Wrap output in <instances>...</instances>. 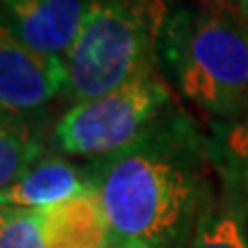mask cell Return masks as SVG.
<instances>
[{
    "instance_id": "cell-1",
    "label": "cell",
    "mask_w": 248,
    "mask_h": 248,
    "mask_svg": "<svg viewBox=\"0 0 248 248\" xmlns=\"http://www.w3.org/2000/svg\"><path fill=\"white\" fill-rule=\"evenodd\" d=\"M97 184L114 236L151 248H182L203 199L195 161L157 130L110 155Z\"/></svg>"
},
{
    "instance_id": "cell-2",
    "label": "cell",
    "mask_w": 248,
    "mask_h": 248,
    "mask_svg": "<svg viewBox=\"0 0 248 248\" xmlns=\"http://www.w3.org/2000/svg\"><path fill=\"white\" fill-rule=\"evenodd\" d=\"M166 25V0H87L81 31L64 58V93L79 104L153 77Z\"/></svg>"
},
{
    "instance_id": "cell-3",
    "label": "cell",
    "mask_w": 248,
    "mask_h": 248,
    "mask_svg": "<svg viewBox=\"0 0 248 248\" xmlns=\"http://www.w3.org/2000/svg\"><path fill=\"white\" fill-rule=\"evenodd\" d=\"M223 11L182 17L168 27V44L184 95L230 118L248 112V23Z\"/></svg>"
},
{
    "instance_id": "cell-4",
    "label": "cell",
    "mask_w": 248,
    "mask_h": 248,
    "mask_svg": "<svg viewBox=\"0 0 248 248\" xmlns=\"http://www.w3.org/2000/svg\"><path fill=\"white\" fill-rule=\"evenodd\" d=\"M170 106V91L157 77H147L106 95L75 104L54 128V141L66 155H114L149 137Z\"/></svg>"
},
{
    "instance_id": "cell-5",
    "label": "cell",
    "mask_w": 248,
    "mask_h": 248,
    "mask_svg": "<svg viewBox=\"0 0 248 248\" xmlns=\"http://www.w3.org/2000/svg\"><path fill=\"white\" fill-rule=\"evenodd\" d=\"M68 71L62 58L27 48L0 29V108L2 116H17L42 108L66 91Z\"/></svg>"
},
{
    "instance_id": "cell-6",
    "label": "cell",
    "mask_w": 248,
    "mask_h": 248,
    "mask_svg": "<svg viewBox=\"0 0 248 248\" xmlns=\"http://www.w3.org/2000/svg\"><path fill=\"white\" fill-rule=\"evenodd\" d=\"M87 0H2V29L27 48L66 58L85 19Z\"/></svg>"
},
{
    "instance_id": "cell-7",
    "label": "cell",
    "mask_w": 248,
    "mask_h": 248,
    "mask_svg": "<svg viewBox=\"0 0 248 248\" xmlns=\"http://www.w3.org/2000/svg\"><path fill=\"white\" fill-rule=\"evenodd\" d=\"M48 248H108L116 240L99 188L42 209Z\"/></svg>"
},
{
    "instance_id": "cell-8",
    "label": "cell",
    "mask_w": 248,
    "mask_h": 248,
    "mask_svg": "<svg viewBox=\"0 0 248 248\" xmlns=\"http://www.w3.org/2000/svg\"><path fill=\"white\" fill-rule=\"evenodd\" d=\"M97 176L77 168L60 157H48L35 164L19 182L2 190V207L46 209L85 192L97 190Z\"/></svg>"
},
{
    "instance_id": "cell-9",
    "label": "cell",
    "mask_w": 248,
    "mask_h": 248,
    "mask_svg": "<svg viewBox=\"0 0 248 248\" xmlns=\"http://www.w3.org/2000/svg\"><path fill=\"white\" fill-rule=\"evenodd\" d=\"M44 145L15 116H2L0 128V190L19 182L42 161Z\"/></svg>"
},
{
    "instance_id": "cell-10",
    "label": "cell",
    "mask_w": 248,
    "mask_h": 248,
    "mask_svg": "<svg viewBox=\"0 0 248 248\" xmlns=\"http://www.w3.org/2000/svg\"><path fill=\"white\" fill-rule=\"evenodd\" d=\"M190 248H248L240 215L228 209H203L195 221Z\"/></svg>"
},
{
    "instance_id": "cell-11",
    "label": "cell",
    "mask_w": 248,
    "mask_h": 248,
    "mask_svg": "<svg viewBox=\"0 0 248 248\" xmlns=\"http://www.w3.org/2000/svg\"><path fill=\"white\" fill-rule=\"evenodd\" d=\"M0 248H48L44 236L42 209L2 207Z\"/></svg>"
},
{
    "instance_id": "cell-12",
    "label": "cell",
    "mask_w": 248,
    "mask_h": 248,
    "mask_svg": "<svg viewBox=\"0 0 248 248\" xmlns=\"http://www.w3.org/2000/svg\"><path fill=\"white\" fill-rule=\"evenodd\" d=\"M226 182L232 199L238 205H248V153L242 157H228Z\"/></svg>"
},
{
    "instance_id": "cell-13",
    "label": "cell",
    "mask_w": 248,
    "mask_h": 248,
    "mask_svg": "<svg viewBox=\"0 0 248 248\" xmlns=\"http://www.w3.org/2000/svg\"><path fill=\"white\" fill-rule=\"evenodd\" d=\"M226 147H228V157H242V155L248 153V112L230 130Z\"/></svg>"
},
{
    "instance_id": "cell-14",
    "label": "cell",
    "mask_w": 248,
    "mask_h": 248,
    "mask_svg": "<svg viewBox=\"0 0 248 248\" xmlns=\"http://www.w3.org/2000/svg\"><path fill=\"white\" fill-rule=\"evenodd\" d=\"M211 9H230V6H238V0H203Z\"/></svg>"
},
{
    "instance_id": "cell-15",
    "label": "cell",
    "mask_w": 248,
    "mask_h": 248,
    "mask_svg": "<svg viewBox=\"0 0 248 248\" xmlns=\"http://www.w3.org/2000/svg\"><path fill=\"white\" fill-rule=\"evenodd\" d=\"M120 242H122V248H151L145 242H139V240H120Z\"/></svg>"
},
{
    "instance_id": "cell-16",
    "label": "cell",
    "mask_w": 248,
    "mask_h": 248,
    "mask_svg": "<svg viewBox=\"0 0 248 248\" xmlns=\"http://www.w3.org/2000/svg\"><path fill=\"white\" fill-rule=\"evenodd\" d=\"M238 9H240V17L248 23V0H238Z\"/></svg>"
},
{
    "instance_id": "cell-17",
    "label": "cell",
    "mask_w": 248,
    "mask_h": 248,
    "mask_svg": "<svg viewBox=\"0 0 248 248\" xmlns=\"http://www.w3.org/2000/svg\"><path fill=\"white\" fill-rule=\"evenodd\" d=\"M108 248H122V242H120V240H116V242L112 246H108Z\"/></svg>"
}]
</instances>
